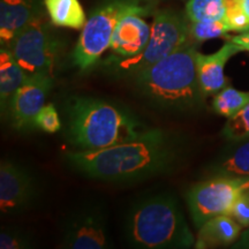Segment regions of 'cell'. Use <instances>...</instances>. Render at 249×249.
I'll use <instances>...</instances> for the list:
<instances>
[{"label": "cell", "mask_w": 249, "mask_h": 249, "mask_svg": "<svg viewBox=\"0 0 249 249\" xmlns=\"http://www.w3.org/2000/svg\"><path fill=\"white\" fill-rule=\"evenodd\" d=\"M124 236L129 247L139 249H186L195 245L178 201L169 193L134 202L124 216Z\"/></svg>", "instance_id": "277c9868"}, {"label": "cell", "mask_w": 249, "mask_h": 249, "mask_svg": "<svg viewBox=\"0 0 249 249\" xmlns=\"http://www.w3.org/2000/svg\"><path fill=\"white\" fill-rule=\"evenodd\" d=\"M53 85L50 74L29 75L12 98L6 117L15 129L36 127L35 120L39 111L45 107V101Z\"/></svg>", "instance_id": "8fae6325"}, {"label": "cell", "mask_w": 249, "mask_h": 249, "mask_svg": "<svg viewBox=\"0 0 249 249\" xmlns=\"http://www.w3.org/2000/svg\"><path fill=\"white\" fill-rule=\"evenodd\" d=\"M231 29L224 20L219 21H198L189 24V34L191 38L195 42H204V40L218 38L225 36Z\"/></svg>", "instance_id": "44dd1931"}, {"label": "cell", "mask_w": 249, "mask_h": 249, "mask_svg": "<svg viewBox=\"0 0 249 249\" xmlns=\"http://www.w3.org/2000/svg\"><path fill=\"white\" fill-rule=\"evenodd\" d=\"M229 216L234 218L242 227H249V183L238 196Z\"/></svg>", "instance_id": "d4e9b609"}, {"label": "cell", "mask_w": 249, "mask_h": 249, "mask_svg": "<svg viewBox=\"0 0 249 249\" xmlns=\"http://www.w3.org/2000/svg\"><path fill=\"white\" fill-rule=\"evenodd\" d=\"M230 40L240 46L242 51H249V31L241 33L240 35L230 37Z\"/></svg>", "instance_id": "484cf974"}, {"label": "cell", "mask_w": 249, "mask_h": 249, "mask_svg": "<svg viewBox=\"0 0 249 249\" xmlns=\"http://www.w3.org/2000/svg\"><path fill=\"white\" fill-rule=\"evenodd\" d=\"M39 186L33 172L14 160L0 164V210L11 214L30 209L38 200Z\"/></svg>", "instance_id": "30bf717a"}, {"label": "cell", "mask_w": 249, "mask_h": 249, "mask_svg": "<svg viewBox=\"0 0 249 249\" xmlns=\"http://www.w3.org/2000/svg\"><path fill=\"white\" fill-rule=\"evenodd\" d=\"M145 15L129 13L121 18L112 35L110 49L118 59L132 58L141 53L148 44L151 27L143 18Z\"/></svg>", "instance_id": "7c38bea8"}, {"label": "cell", "mask_w": 249, "mask_h": 249, "mask_svg": "<svg viewBox=\"0 0 249 249\" xmlns=\"http://www.w3.org/2000/svg\"><path fill=\"white\" fill-rule=\"evenodd\" d=\"M188 21L187 15L174 9H156L147 46L132 58L114 61L117 71L134 76L187 44L191 37Z\"/></svg>", "instance_id": "8992f818"}, {"label": "cell", "mask_w": 249, "mask_h": 249, "mask_svg": "<svg viewBox=\"0 0 249 249\" xmlns=\"http://www.w3.org/2000/svg\"><path fill=\"white\" fill-rule=\"evenodd\" d=\"M44 4L52 24L83 29L87 18L79 0H44Z\"/></svg>", "instance_id": "ac0fdd59"}, {"label": "cell", "mask_w": 249, "mask_h": 249, "mask_svg": "<svg viewBox=\"0 0 249 249\" xmlns=\"http://www.w3.org/2000/svg\"><path fill=\"white\" fill-rule=\"evenodd\" d=\"M222 135L227 142L249 138V104L227 119L222 130Z\"/></svg>", "instance_id": "7402d4cb"}, {"label": "cell", "mask_w": 249, "mask_h": 249, "mask_svg": "<svg viewBox=\"0 0 249 249\" xmlns=\"http://www.w3.org/2000/svg\"><path fill=\"white\" fill-rule=\"evenodd\" d=\"M61 247L67 249L112 247L107 209L97 202H87L74 208L62 226Z\"/></svg>", "instance_id": "9c48e42d"}, {"label": "cell", "mask_w": 249, "mask_h": 249, "mask_svg": "<svg viewBox=\"0 0 249 249\" xmlns=\"http://www.w3.org/2000/svg\"><path fill=\"white\" fill-rule=\"evenodd\" d=\"M205 173L213 177L249 178V138L229 142Z\"/></svg>", "instance_id": "9a60e30c"}, {"label": "cell", "mask_w": 249, "mask_h": 249, "mask_svg": "<svg viewBox=\"0 0 249 249\" xmlns=\"http://www.w3.org/2000/svg\"><path fill=\"white\" fill-rule=\"evenodd\" d=\"M241 4L242 7H244L246 14L249 17V0H241Z\"/></svg>", "instance_id": "83f0119b"}, {"label": "cell", "mask_w": 249, "mask_h": 249, "mask_svg": "<svg viewBox=\"0 0 249 249\" xmlns=\"http://www.w3.org/2000/svg\"><path fill=\"white\" fill-rule=\"evenodd\" d=\"M7 48L28 75L50 74L61 52V40L44 18L21 30Z\"/></svg>", "instance_id": "52a82bcc"}, {"label": "cell", "mask_w": 249, "mask_h": 249, "mask_svg": "<svg viewBox=\"0 0 249 249\" xmlns=\"http://www.w3.org/2000/svg\"><path fill=\"white\" fill-rule=\"evenodd\" d=\"M35 124L36 127L48 134H54L61 129L62 124L59 119V114L53 104L45 105L39 111L36 117Z\"/></svg>", "instance_id": "603a6c76"}, {"label": "cell", "mask_w": 249, "mask_h": 249, "mask_svg": "<svg viewBox=\"0 0 249 249\" xmlns=\"http://www.w3.org/2000/svg\"><path fill=\"white\" fill-rule=\"evenodd\" d=\"M196 48L187 43L173 53L134 75L140 92L163 111L189 113L203 107L196 68Z\"/></svg>", "instance_id": "3957f363"}, {"label": "cell", "mask_w": 249, "mask_h": 249, "mask_svg": "<svg viewBox=\"0 0 249 249\" xmlns=\"http://www.w3.org/2000/svg\"><path fill=\"white\" fill-rule=\"evenodd\" d=\"M189 142L182 134L149 128L128 142L93 151L67 152L71 169L99 181L134 183L172 172L186 160Z\"/></svg>", "instance_id": "6da1fadb"}, {"label": "cell", "mask_w": 249, "mask_h": 249, "mask_svg": "<svg viewBox=\"0 0 249 249\" xmlns=\"http://www.w3.org/2000/svg\"><path fill=\"white\" fill-rule=\"evenodd\" d=\"M225 14V0H188L186 4V15L191 22L224 20Z\"/></svg>", "instance_id": "ffe728a7"}, {"label": "cell", "mask_w": 249, "mask_h": 249, "mask_svg": "<svg viewBox=\"0 0 249 249\" xmlns=\"http://www.w3.org/2000/svg\"><path fill=\"white\" fill-rule=\"evenodd\" d=\"M65 138L79 151L128 142L149 129L126 107L105 99L74 96L65 103Z\"/></svg>", "instance_id": "7a4b0ae2"}, {"label": "cell", "mask_w": 249, "mask_h": 249, "mask_svg": "<svg viewBox=\"0 0 249 249\" xmlns=\"http://www.w3.org/2000/svg\"><path fill=\"white\" fill-rule=\"evenodd\" d=\"M242 226L229 214H220L205 222L198 231L196 247L213 248L235 244Z\"/></svg>", "instance_id": "2e32d148"}, {"label": "cell", "mask_w": 249, "mask_h": 249, "mask_svg": "<svg viewBox=\"0 0 249 249\" xmlns=\"http://www.w3.org/2000/svg\"><path fill=\"white\" fill-rule=\"evenodd\" d=\"M33 247L30 236L18 230H5L0 233L1 249H27Z\"/></svg>", "instance_id": "cb8c5ba5"}, {"label": "cell", "mask_w": 249, "mask_h": 249, "mask_svg": "<svg viewBox=\"0 0 249 249\" xmlns=\"http://www.w3.org/2000/svg\"><path fill=\"white\" fill-rule=\"evenodd\" d=\"M156 0H104L92 12L83 27L73 51V62L80 71L95 66L110 48L113 31L124 15H154Z\"/></svg>", "instance_id": "5b68a950"}, {"label": "cell", "mask_w": 249, "mask_h": 249, "mask_svg": "<svg viewBox=\"0 0 249 249\" xmlns=\"http://www.w3.org/2000/svg\"><path fill=\"white\" fill-rule=\"evenodd\" d=\"M249 104V91H240L226 87L214 95L213 101V111L229 119Z\"/></svg>", "instance_id": "d6986e66"}, {"label": "cell", "mask_w": 249, "mask_h": 249, "mask_svg": "<svg viewBox=\"0 0 249 249\" xmlns=\"http://www.w3.org/2000/svg\"><path fill=\"white\" fill-rule=\"evenodd\" d=\"M44 0H0V42L11 44L28 24L44 18Z\"/></svg>", "instance_id": "4fadbf2b"}, {"label": "cell", "mask_w": 249, "mask_h": 249, "mask_svg": "<svg viewBox=\"0 0 249 249\" xmlns=\"http://www.w3.org/2000/svg\"><path fill=\"white\" fill-rule=\"evenodd\" d=\"M239 45L229 40L222 48L213 54H202L196 52V68L202 91L207 96L216 95L220 90L226 88L229 80L224 74L226 62L233 55L241 52Z\"/></svg>", "instance_id": "5bb4252c"}, {"label": "cell", "mask_w": 249, "mask_h": 249, "mask_svg": "<svg viewBox=\"0 0 249 249\" xmlns=\"http://www.w3.org/2000/svg\"><path fill=\"white\" fill-rule=\"evenodd\" d=\"M248 183L249 178L213 177L193 186L187 193V203L196 229L211 218L230 214L236 198Z\"/></svg>", "instance_id": "ba28073f"}, {"label": "cell", "mask_w": 249, "mask_h": 249, "mask_svg": "<svg viewBox=\"0 0 249 249\" xmlns=\"http://www.w3.org/2000/svg\"><path fill=\"white\" fill-rule=\"evenodd\" d=\"M29 77L20 66L8 48L1 46L0 51V108L1 116L6 117L12 98L18 89Z\"/></svg>", "instance_id": "e0dca14e"}, {"label": "cell", "mask_w": 249, "mask_h": 249, "mask_svg": "<svg viewBox=\"0 0 249 249\" xmlns=\"http://www.w3.org/2000/svg\"><path fill=\"white\" fill-rule=\"evenodd\" d=\"M233 248H246L249 249V227L244 233H241L240 238L235 242Z\"/></svg>", "instance_id": "4316f807"}]
</instances>
